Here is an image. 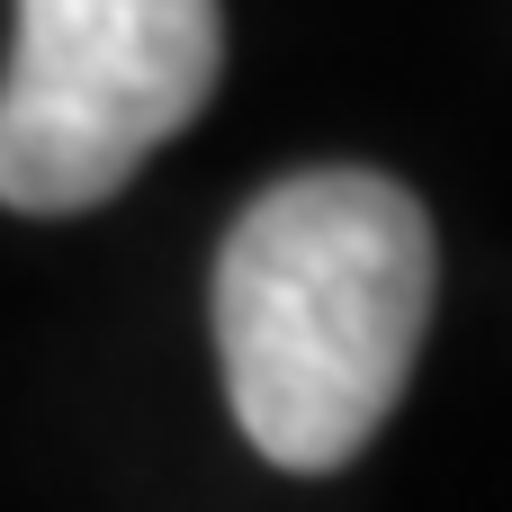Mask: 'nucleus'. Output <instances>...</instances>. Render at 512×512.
I'll return each mask as SVG.
<instances>
[{
	"label": "nucleus",
	"instance_id": "nucleus-1",
	"mask_svg": "<svg viewBox=\"0 0 512 512\" xmlns=\"http://www.w3.org/2000/svg\"><path fill=\"white\" fill-rule=\"evenodd\" d=\"M432 216L387 171H297L216 252V360L243 441L288 477L351 468L432 324Z\"/></svg>",
	"mask_w": 512,
	"mask_h": 512
},
{
	"label": "nucleus",
	"instance_id": "nucleus-2",
	"mask_svg": "<svg viewBox=\"0 0 512 512\" xmlns=\"http://www.w3.org/2000/svg\"><path fill=\"white\" fill-rule=\"evenodd\" d=\"M225 72L216 0H18L0 72V207L81 216L171 144Z\"/></svg>",
	"mask_w": 512,
	"mask_h": 512
}]
</instances>
